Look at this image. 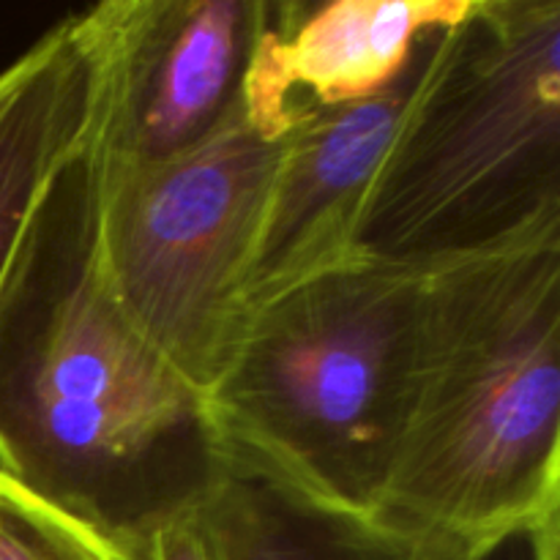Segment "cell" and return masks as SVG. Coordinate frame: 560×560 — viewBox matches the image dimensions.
<instances>
[{
	"label": "cell",
	"instance_id": "6da1fadb",
	"mask_svg": "<svg viewBox=\"0 0 560 560\" xmlns=\"http://www.w3.org/2000/svg\"><path fill=\"white\" fill-rule=\"evenodd\" d=\"M377 512L481 560L560 514V211L424 260Z\"/></svg>",
	"mask_w": 560,
	"mask_h": 560
},
{
	"label": "cell",
	"instance_id": "7a4b0ae2",
	"mask_svg": "<svg viewBox=\"0 0 560 560\" xmlns=\"http://www.w3.org/2000/svg\"><path fill=\"white\" fill-rule=\"evenodd\" d=\"M0 468L118 534L200 501L202 397L93 266L82 159L0 299Z\"/></svg>",
	"mask_w": 560,
	"mask_h": 560
},
{
	"label": "cell",
	"instance_id": "3957f363",
	"mask_svg": "<svg viewBox=\"0 0 560 560\" xmlns=\"http://www.w3.org/2000/svg\"><path fill=\"white\" fill-rule=\"evenodd\" d=\"M421 271L359 252L249 312L202 394L213 474L377 512Z\"/></svg>",
	"mask_w": 560,
	"mask_h": 560
},
{
	"label": "cell",
	"instance_id": "277c9868",
	"mask_svg": "<svg viewBox=\"0 0 560 560\" xmlns=\"http://www.w3.org/2000/svg\"><path fill=\"white\" fill-rule=\"evenodd\" d=\"M560 211V0H474L427 33L359 249L435 260Z\"/></svg>",
	"mask_w": 560,
	"mask_h": 560
},
{
	"label": "cell",
	"instance_id": "5b68a950",
	"mask_svg": "<svg viewBox=\"0 0 560 560\" xmlns=\"http://www.w3.org/2000/svg\"><path fill=\"white\" fill-rule=\"evenodd\" d=\"M284 135L235 109L208 140L156 164L85 151L93 266L126 320L206 394L241 326L238 284Z\"/></svg>",
	"mask_w": 560,
	"mask_h": 560
},
{
	"label": "cell",
	"instance_id": "8992f818",
	"mask_svg": "<svg viewBox=\"0 0 560 560\" xmlns=\"http://www.w3.org/2000/svg\"><path fill=\"white\" fill-rule=\"evenodd\" d=\"M268 0H107L74 11L91 71L88 153L156 164L213 135L241 82Z\"/></svg>",
	"mask_w": 560,
	"mask_h": 560
},
{
	"label": "cell",
	"instance_id": "52a82bcc",
	"mask_svg": "<svg viewBox=\"0 0 560 560\" xmlns=\"http://www.w3.org/2000/svg\"><path fill=\"white\" fill-rule=\"evenodd\" d=\"M416 60L419 49L402 80L377 96L295 115L241 271V320L359 255L361 208L413 88Z\"/></svg>",
	"mask_w": 560,
	"mask_h": 560
},
{
	"label": "cell",
	"instance_id": "ba28073f",
	"mask_svg": "<svg viewBox=\"0 0 560 560\" xmlns=\"http://www.w3.org/2000/svg\"><path fill=\"white\" fill-rule=\"evenodd\" d=\"M474 0H268L241 82V109L268 140L306 107H339L402 80L421 38Z\"/></svg>",
	"mask_w": 560,
	"mask_h": 560
},
{
	"label": "cell",
	"instance_id": "9c48e42d",
	"mask_svg": "<svg viewBox=\"0 0 560 560\" xmlns=\"http://www.w3.org/2000/svg\"><path fill=\"white\" fill-rule=\"evenodd\" d=\"M91 140V71L74 16L0 69V299Z\"/></svg>",
	"mask_w": 560,
	"mask_h": 560
},
{
	"label": "cell",
	"instance_id": "30bf717a",
	"mask_svg": "<svg viewBox=\"0 0 560 560\" xmlns=\"http://www.w3.org/2000/svg\"><path fill=\"white\" fill-rule=\"evenodd\" d=\"M197 509L217 560H481L441 530L320 506L246 476L213 474Z\"/></svg>",
	"mask_w": 560,
	"mask_h": 560
},
{
	"label": "cell",
	"instance_id": "8fae6325",
	"mask_svg": "<svg viewBox=\"0 0 560 560\" xmlns=\"http://www.w3.org/2000/svg\"><path fill=\"white\" fill-rule=\"evenodd\" d=\"M0 560H135L118 534L42 495L0 468Z\"/></svg>",
	"mask_w": 560,
	"mask_h": 560
},
{
	"label": "cell",
	"instance_id": "7c38bea8",
	"mask_svg": "<svg viewBox=\"0 0 560 560\" xmlns=\"http://www.w3.org/2000/svg\"><path fill=\"white\" fill-rule=\"evenodd\" d=\"M135 560H217L197 501L131 530Z\"/></svg>",
	"mask_w": 560,
	"mask_h": 560
},
{
	"label": "cell",
	"instance_id": "4fadbf2b",
	"mask_svg": "<svg viewBox=\"0 0 560 560\" xmlns=\"http://www.w3.org/2000/svg\"><path fill=\"white\" fill-rule=\"evenodd\" d=\"M530 541V560H560V514L547 517L534 534Z\"/></svg>",
	"mask_w": 560,
	"mask_h": 560
}]
</instances>
